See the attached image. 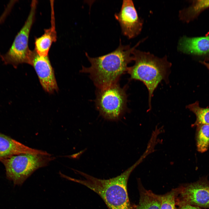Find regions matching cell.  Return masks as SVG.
I'll list each match as a JSON object with an SVG mask.
<instances>
[{
  "label": "cell",
  "mask_w": 209,
  "mask_h": 209,
  "mask_svg": "<svg viewBox=\"0 0 209 209\" xmlns=\"http://www.w3.org/2000/svg\"><path fill=\"white\" fill-rule=\"evenodd\" d=\"M144 40L131 47L129 45H122L120 39L119 46L115 50L97 57H90L86 52L91 65L89 67L82 66L81 72L89 74L97 89L118 83L121 76L127 71L128 64L134 60L131 55L133 50Z\"/></svg>",
  "instance_id": "cell-2"
},
{
  "label": "cell",
  "mask_w": 209,
  "mask_h": 209,
  "mask_svg": "<svg viewBox=\"0 0 209 209\" xmlns=\"http://www.w3.org/2000/svg\"><path fill=\"white\" fill-rule=\"evenodd\" d=\"M52 21L51 27L45 30L44 34L35 40V50L40 56L48 55L52 42L56 41V33L53 19Z\"/></svg>",
  "instance_id": "cell-12"
},
{
  "label": "cell",
  "mask_w": 209,
  "mask_h": 209,
  "mask_svg": "<svg viewBox=\"0 0 209 209\" xmlns=\"http://www.w3.org/2000/svg\"><path fill=\"white\" fill-rule=\"evenodd\" d=\"M196 134L197 149L201 152L207 150L209 145V125H198Z\"/></svg>",
  "instance_id": "cell-15"
},
{
  "label": "cell",
  "mask_w": 209,
  "mask_h": 209,
  "mask_svg": "<svg viewBox=\"0 0 209 209\" xmlns=\"http://www.w3.org/2000/svg\"><path fill=\"white\" fill-rule=\"evenodd\" d=\"M176 209H205L197 206L185 205L178 206Z\"/></svg>",
  "instance_id": "cell-18"
},
{
  "label": "cell",
  "mask_w": 209,
  "mask_h": 209,
  "mask_svg": "<svg viewBox=\"0 0 209 209\" xmlns=\"http://www.w3.org/2000/svg\"><path fill=\"white\" fill-rule=\"evenodd\" d=\"M28 64L34 68L40 83L46 91L51 93L58 90L54 71L48 55L40 56L35 50L31 51Z\"/></svg>",
  "instance_id": "cell-9"
},
{
  "label": "cell",
  "mask_w": 209,
  "mask_h": 209,
  "mask_svg": "<svg viewBox=\"0 0 209 209\" xmlns=\"http://www.w3.org/2000/svg\"><path fill=\"white\" fill-rule=\"evenodd\" d=\"M24 154H51L45 151L29 147L0 133V159Z\"/></svg>",
  "instance_id": "cell-10"
},
{
  "label": "cell",
  "mask_w": 209,
  "mask_h": 209,
  "mask_svg": "<svg viewBox=\"0 0 209 209\" xmlns=\"http://www.w3.org/2000/svg\"><path fill=\"white\" fill-rule=\"evenodd\" d=\"M37 2L33 0L30 10L24 24L16 36L9 50L1 55V60L6 64H10L17 68L20 64L28 63L31 51L28 46L29 35L34 22Z\"/></svg>",
  "instance_id": "cell-6"
},
{
  "label": "cell",
  "mask_w": 209,
  "mask_h": 209,
  "mask_svg": "<svg viewBox=\"0 0 209 209\" xmlns=\"http://www.w3.org/2000/svg\"><path fill=\"white\" fill-rule=\"evenodd\" d=\"M134 64L128 67L127 72L130 80L142 82L148 91L149 109H151V99L154 91L163 80L168 82L171 64L166 56L159 58L149 52L135 49L132 52Z\"/></svg>",
  "instance_id": "cell-3"
},
{
  "label": "cell",
  "mask_w": 209,
  "mask_h": 209,
  "mask_svg": "<svg viewBox=\"0 0 209 209\" xmlns=\"http://www.w3.org/2000/svg\"><path fill=\"white\" fill-rule=\"evenodd\" d=\"M146 158L142 154L132 165L119 175L107 179L95 177L85 173L73 169L84 179L73 178L64 174L63 177L82 185L98 194L103 199L108 209H136L129 199L127 183L133 171Z\"/></svg>",
  "instance_id": "cell-1"
},
{
  "label": "cell",
  "mask_w": 209,
  "mask_h": 209,
  "mask_svg": "<svg viewBox=\"0 0 209 209\" xmlns=\"http://www.w3.org/2000/svg\"><path fill=\"white\" fill-rule=\"evenodd\" d=\"M208 7L209 0L195 1L190 7L179 11V17L182 20L188 21L196 15Z\"/></svg>",
  "instance_id": "cell-14"
},
{
  "label": "cell",
  "mask_w": 209,
  "mask_h": 209,
  "mask_svg": "<svg viewBox=\"0 0 209 209\" xmlns=\"http://www.w3.org/2000/svg\"><path fill=\"white\" fill-rule=\"evenodd\" d=\"M139 202L136 209H160L161 196L145 189L138 181Z\"/></svg>",
  "instance_id": "cell-13"
},
{
  "label": "cell",
  "mask_w": 209,
  "mask_h": 209,
  "mask_svg": "<svg viewBox=\"0 0 209 209\" xmlns=\"http://www.w3.org/2000/svg\"><path fill=\"white\" fill-rule=\"evenodd\" d=\"M187 107L196 116V121L193 126L202 124L209 125V108L200 107L197 102L190 105Z\"/></svg>",
  "instance_id": "cell-16"
},
{
  "label": "cell",
  "mask_w": 209,
  "mask_h": 209,
  "mask_svg": "<svg viewBox=\"0 0 209 209\" xmlns=\"http://www.w3.org/2000/svg\"><path fill=\"white\" fill-rule=\"evenodd\" d=\"M55 157L51 154H24L1 159L7 177L16 185H21L36 170L47 166Z\"/></svg>",
  "instance_id": "cell-4"
},
{
  "label": "cell",
  "mask_w": 209,
  "mask_h": 209,
  "mask_svg": "<svg viewBox=\"0 0 209 209\" xmlns=\"http://www.w3.org/2000/svg\"><path fill=\"white\" fill-rule=\"evenodd\" d=\"M179 187L176 206L189 205L205 209L209 208V181L206 177Z\"/></svg>",
  "instance_id": "cell-7"
},
{
  "label": "cell",
  "mask_w": 209,
  "mask_h": 209,
  "mask_svg": "<svg viewBox=\"0 0 209 209\" xmlns=\"http://www.w3.org/2000/svg\"><path fill=\"white\" fill-rule=\"evenodd\" d=\"M114 16L120 24L123 34L129 39L140 33L143 21L139 17L132 0H123L120 11Z\"/></svg>",
  "instance_id": "cell-8"
},
{
  "label": "cell",
  "mask_w": 209,
  "mask_h": 209,
  "mask_svg": "<svg viewBox=\"0 0 209 209\" xmlns=\"http://www.w3.org/2000/svg\"><path fill=\"white\" fill-rule=\"evenodd\" d=\"M1 55L0 54V58H1Z\"/></svg>",
  "instance_id": "cell-20"
},
{
  "label": "cell",
  "mask_w": 209,
  "mask_h": 209,
  "mask_svg": "<svg viewBox=\"0 0 209 209\" xmlns=\"http://www.w3.org/2000/svg\"><path fill=\"white\" fill-rule=\"evenodd\" d=\"M179 51L185 53L202 55L209 52V36L181 37L178 43Z\"/></svg>",
  "instance_id": "cell-11"
},
{
  "label": "cell",
  "mask_w": 209,
  "mask_h": 209,
  "mask_svg": "<svg viewBox=\"0 0 209 209\" xmlns=\"http://www.w3.org/2000/svg\"><path fill=\"white\" fill-rule=\"evenodd\" d=\"M179 187L161 195L160 209H176V199L179 193Z\"/></svg>",
  "instance_id": "cell-17"
},
{
  "label": "cell",
  "mask_w": 209,
  "mask_h": 209,
  "mask_svg": "<svg viewBox=\"0 0 209 209\" xmlns=\"http://www.w3.org/2000/svg\"><path fill=\"white\" fill-rule=\"evenodd\" d=\"M126 86L121 87L118 83L97 89L95 105L100 115L110 121L119 120L127 110V96Z\"/></svg>",
  "instance_id": "cell-5"
},
{
  "label": "cell",
  "mask_w": 209,
  "mask_h": 209,
  "mask_svg": "<svg viewBox=\"0 0 209 209\" xmlns=\"http://www.w3.org/2000/svg\"><path fill=\"white\" fill-rule=\"evenodd\" d=\"M204 65H205L209 69V63H206L205 62H203Z\"/></svg>",
  "instance_id": "cell-19"
}]
</instances>
